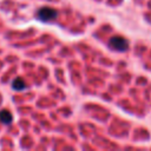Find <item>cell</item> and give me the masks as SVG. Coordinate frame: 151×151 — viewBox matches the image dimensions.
<instances>
[{"mask_svg": "<svg viewBox=\"0 0 151 151\" xmlns=\"http://www.w3.org/2000/svg\"><path fill=\"white\" fill-rule=\"evenodd\" d=\"M109 46L114 51L125 52L129 47V41L120 35H114L109 40Z\"/></svg>", "mask_w": 151, "mask_h": 151, "instance_id": "1", "label": "cell"}, {"mask_svg": "<svg viewBox=\"0 0 151 151\" xmlns=\"http://www.w3.org/2000/svg\"><path fill=\"white\" fill-rule=\"evenodd\" d=\"M57 15H58V13H57L55 9H53L51 7H41L40 9H38V12L35 14V18L39 21L47 22V21H52Z\"/></svg>", "mask_w": 151, "mask_h": 151, "instance_id": "2", "label": "cell"}, {"mask_svg": "<svg viewBox=\"0 0 151 151\" xmlns=\"http://www.w3.org/2000/svg\"><path fill=\"white\" fill-rule=\"evenodd\" d=\"M26 87H27V84L22 78H15L12 81V88L15 91H24Z\"/></svg>", "mask_w": 151, "mask_h": 151, "instance_id": "3", "label": "cell"}, {"mask_svg": "<svg viewBox=\"0 0 151 151\" xmlns=\"http://www.w3.org/2000/svg\"><path fill=\"white\" fill-rule=\"evenodd\" d=\"M13 120V116L8 110H1L0 111V122L2 124H9Z\"/></svg>", "mask_w": 151, "mask_h": 151, "instance_id": "4", "label": "cell"}]
</instances>
